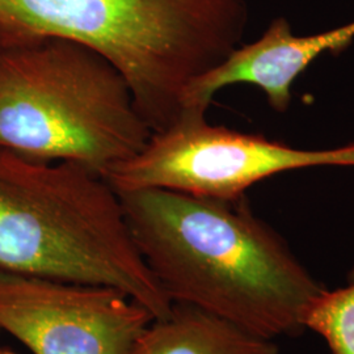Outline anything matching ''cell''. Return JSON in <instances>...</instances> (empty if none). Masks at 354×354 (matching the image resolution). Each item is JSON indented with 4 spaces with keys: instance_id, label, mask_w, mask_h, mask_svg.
I'll list each match as a JSON object with an SVG mask.
<instances>
[{
    "instance_id": "1",
    "label": "cell",
    "mask_w": 354,
    "mask_h": 354,
    "mask_svg": "<svg viewBox=\"0 0 354 354\" xmlns=\"http://www.w3.org/2000/svg\"><path fill=\"white\" fill-rule=\"evenodd\" d=\"M143 261L172 304L198 307L261 337L304 335L327 288L243 196L175 190L117 193Z\"/></svg>"
},
{
    "instance_id": "2",
    "label": "cell",
    "mask_w": 354,
    "mask_h": 354,
    "mask_svg": "<svg viewBox=\"0 0 354 354\" xmlns=\"http://www.w3.org/2000/svg\"><path fill=\"white\" fill-rule=\"evenodd\" d=\"M244 0H0V42L58 37L127 77L152 133L175 124L190 86L241 45Z\"/></svg>"
},
{
    "instance_id": "3",
    "label": "cell",
    "mask_w": 354,
    "mask_h": 354,
    "mask_svg": "<svg viewBox=\"0 0 354 354\" xmlns=\"http://www.w3.org/2000/svg\"><path fill=\"white\" fill-rule=\"evenodd\" d=\"M0 270L112 286L153 317L172 308L104 177L74 162H41L1 147Z\"/></svg>"
},
{
    "instance_id": "4",
    "label": "cell",
    "mask_w": 354,
    "mask_h": 354,
    "mask_svg": "<svg viewBox=\"0 0 354 354\" xmlns=\"http://www.w3.org/2000/svg\"><path fill=\"white\" fill-rule=\"evenodd\" d=\"M151 127L113 64L70 39L0 45V147L97 175L145 149Z\"/></svg>"
},
{
    "instance_id": "5",
    "label": "cell",
    "mask_w": 354,
    "mask_h": 354,
    "mask_svg": "<svg viewBox=\"0 0 354 354\" xmlns=\"http://www.w3.org/2000/svg\"><path fill=\"white\" fill-rule=\"evenodd\" d=\"M308 167H353L354 142L328 150H301L261 134L210 125L205 114L183 113L152 133L142 151L114 165L105 181L117 193L168 189L236 200L256 183Z\"/></svg>"
},
{
    "instance_id": "6",
    "label": "cell",
    "mask_w": 354,
    "mask_h": 354,
    "mask_svg": "<svg viewBox=\"0 0 354 354\" xmlns=\"http://www.w3.org/2000/svg\"><path fill=\"white\" fill-rule=\"evenodd\" d=\"M153 319L112 286L0 270V329L33 354H127Z\"/></svg>"
},
{
    "instance_id": "7",
    "label": "cell",
    "mask_w": 354,
    "mask_h": 354,
    "mask_svg": "<svg viewBox=\"0 0 354 354\" xmlns=\"http://www.w3.org/2000/svg\"><path fill=\"white\" fill-rule=\"evenodd\" d=\"M353 41L354 21L319 35L297 36L285 17H277L261 37L241 45L223 64L196 80L185 95L183 112L206 114L218 91L241 83L263 89L273 111L286 112L295 79L320 54L329 51L337 55Z\"/></svg>"
},
{
    "instance_id": "8",
    "label": "cell",
    "mask_w": 354,
    "mask_h": 354,
    "mask_svg": "<svg viewBox=\"0 0 354 354\" xmlns=\"http://www.w3.org/2000/svg\"><path fill=\"white\" fill-rule=\"evenodd\" d=\"M127 354H279L274 340L198 307L172 304L169 314L155 317Z\"/></svg>"
},
{
    "instance_id": "9",
    "label": "cell",
    "mask_w": 354,
    "mask_h": 354,
    "mask_svg": "<svg viewBox=\"0 0 354 354\" xmlns=\"http://www.w3.org/2000/svg\"><path fill=\"white\" fill-rule=\"evenodd\" d=\"M304 327L320 335L332 354H354V281L317 295L307 310Z\"/></svg>"
},
{
    "instance_id": "10",
    "label": "cell",
    "mask_w": 354,
    "mask_h": 354,
    "mask_svg": "<svg viewBox=\"0 0 354 354\" xmlns=\"http://www.w3.org/2000/svg\"><path fill=\"white\" fill-rule=\"evenodd\" d=\"M0 354H16L11 349H8V348H3V346H0Z\"/></svg>"
},
{
    "instance_id": "11",
    "label": "cell",
    "mask_w": 354,
    "mask_h": 354,
    "mask_svg": "<svg viewBox=\"0 0 354 354\" xmlns=\"http://www.w3.org/2000/svg\"><path fill=\"white\" fill-rule=\"evenodd\" d=\"M349 281H354V268L351 270V273H349Z\"/></svg>"
},
{
    "instance_id": "12",
    "label": "cell",
    "mask_w": 354,
    "mask_h": 354,
    "mask_svg": "<svg viewBox=\"0 0 354 354\" xmlns=\"http://www.w3.org/2000/svg\"><path fill=\"white\" fill-rule=\"evenodd\" d=\"M0 45H1V42H0Z\"/></svg>"
}]
</instances>
